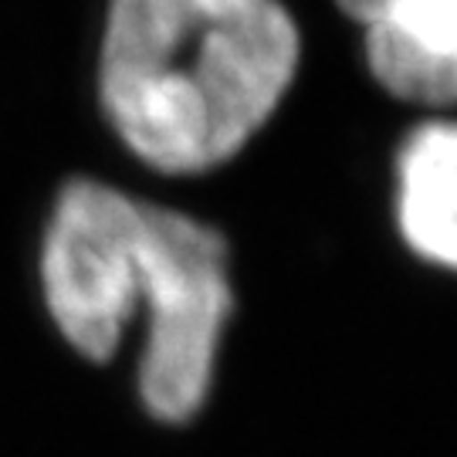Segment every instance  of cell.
Listing matches in <instances>:
<instances>
[{"label": "cell", "mask_w": 457, "mask_h": 457, "mask_svg": "<svg viewBox=\"0 0 457 457\" xmlns=\"http://www.w3.org/2000/svg\"><path fill=\"white\" fill-rule=\"evenodd\" d=\"M302 65L288 0H102L92 109L136 170L207 180L262 139Z\"/></svg>", "instance_id": "6da1fadb"}, {"label": "cell", "mask_w": 457, "mask_h": 457, "mask_svg": "<svg viewBox=\"0 0 457 457\" xmlns=\"http://www.w3.org/2000/svg\"><path fill=\"white\" fill-rule=\"evenodd\" d=\"M156 200L102 173H68L41 224L37 281L51 326L82 360L109 362L143 315Z\"/></svg>", "instance_id": "7a4b0ae2"}, {"label": "cell", "mask_w": 457, "mask_h": 457, "mask_svg": "<svg viewBox=\"0 0 457 457\" xmlns=\"http://www.w3.org/2000/svg\"><path fill=\"white\" fill-rule=\"evenodd\" d=\"M230 264L228 234L213 220L177 204H156L136 390L160 424H190L211 396L234 315Z\"/></svg>", "instance_id": "3957f363"}, {"label": "cell", "mask_w": 457, "mask_h": 457, "mask_svg": "<svg viewBox=\"0 0 457 457\" xmlns=\"http://www.w3.org/2000/svg\"><path fill=\"white\" fill-rule=\"evenodd\" d=\"M356 37L383 102L427 115L457 109V0H326Z\"/></svg>", "instance_id": "277c9868"}, {"label": "cell", "mask_w": 457, "mask_h": 457, "mask_svg": "<svg viewBox=\"0 0 457 457\" xmlns=\"http://www.w3.org/2000/svg\"><path fill=\"white\" fill-rule=\"evenodd\" d=\"M393 228L417 262L457 275V119L424 115L390 160Z\"/></svg>", "instance_id": "5b68a950"}]
</instances>
